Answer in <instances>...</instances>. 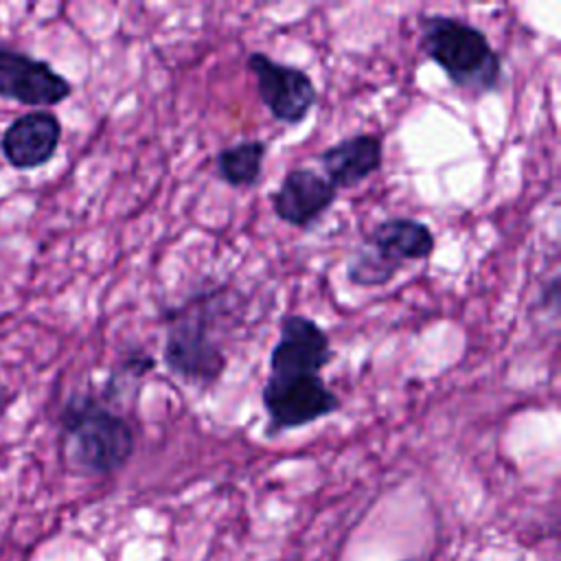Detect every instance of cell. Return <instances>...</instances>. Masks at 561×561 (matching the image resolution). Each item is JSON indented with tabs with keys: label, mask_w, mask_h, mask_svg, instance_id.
Returning <instances> with one entry per match:
<instances>
[{
	"label": "cell",
	"mask_w": 561,
	"mask_h": 561,
	"mask_svg": "<svg viewBox=\"0 0 561 561\" xmlns=\"http://www.w3.org/2000/svg\"><path fill=\"white\" fill-rule=\"evenodd\" d=\"M59 430L68 465L83 476L116 473L136 451L131 423L90 392L64 403Z\"/></svg>",
	"instance_id": "cell-1"
},
{
	"label": "cell",
	"mask_w": 561,
	"mask_h": 561,
	"mask_svg": "<svg viewBox=\"0 0 561 561\" xmlns=\"http://www.w3.org/2000/svg\"><path fill=\"white\" fill-rule=\"evenodd\" d=\"M226 298L219 289L191 296L164 316L167 337L162 359L182 381L208 388L226 370L228 355L219 340V313Z\"/></svg>",
	"instance_id": "cell-2"
},
{
	"label": "cell",
	"mask_w": 561,
	"mask_h": 561,
	"mask_svg": "<svg viewBox=\"0 0 561 561\" xmlns=\"http://www.w3.org/2000/svg\"><path fill=\"white\" fill-rule=\"evenodd\" d=\"M419 46L449 83L473 96L491 94L504 79L502 57L476 24L445 13L419 18Z\"/></svg>",
	"instance_id": "cell-3"
},
{
	"label": "cell",
	"mask_w": 561,
	"mask_h": 561,
	"mask_svg": "<svg viewBox=\"0 0 561 561\" xmlns=\"http://www.w3.org/2000/svg\"><path fill=\"white\" fill-rule=\"evenodd\" d=\"M267 434L307 427L342 408L340 397L316 373H270L261 388Z\"/></svg>",
	"instance_id": "cell-4"
},
{
	"label": "cell",
	"mask_w": 561,
	"mask_h": 561,
	"mask_svg": "<svg viewBox=\"0 0 561 561\" xmlns=\"http://www.w3.org/2000/svg\"><path fill=\"white\" fill-rule=\"evenodd\" d=\"M245 68L254 77L261 103L276 123L300 125L318 103L313 79L298 66L276 61L263 50H252L245 57Z\"/></svg>",
	"instance_id": "cell-5"
},
{
	"label": "cell",
	"mask_w": 561,
	"mask_h": 561,
	"mask_svg": "<svg viewBox=\"0 0 561 561\" xmlns=\"http://www.w3.org/2000/svg\"><path fill=\"white\" fill-rule=\"evenodd\" d=\"M70 94V81L48 61L0 44V99L37 107L57 105Z\"/></svg>",
	"instance_id": "cell-6"
},
{
	"label": "cell",
	"mask_w": 561,
	"mask_h": 561,
	"mask_svg": "<svg viewBox=\"0 0 561 561\" xmlns=\"http://www.w3.org/2000/svg\"><path fill=\"white\" fill-rule=\"evenodd\" d=\"M333 359L329 333L305 313L280 318L278 337L270 351V373H316Z\"/></svg>",
	"instance_id": "cell-7"
},
{
	"label": "cell",
	"mask_w": 561,
	"mask_h": 561,
	"mask_svg": "<svg viewBox=\"0 0 561 561\" xmlns=\"http://www.w3.org/2000/svg\"><path fill=\"white\" fill-rule=\"evenodd\" d=\"M335 199L337 188L322 173L309 167H294L272 193V210L283 224L309 230L324 217Z\"/></svg>",
	"instance_id": "cell-8"
},
{
	"label": "cell",
	"mask_w": 561,
	"mask_h": 561,
	"mask_svg": "<svg viewBox=\"0 0 561 561\" xmlns=\"http://www.w3.org/2000/svg\"><path fill=\"white\" fill-rule=\"evenodd\" d=\"M61 123L48 110H33L18 116L0 140L2 156L15 169H35L46 164L59 147Z\"/></svg>",
	"instance_id": "cell-9"
},
{
	"label": "cell",
	"mask_w": 561,
	"mask_h": 561,
	"mask_svg": "<svg viewBox=\"0 0 561 561\" xmlns=\"http://www.w3.org/2000/svg\"><path fill=\"white\" fill-rule=\"evenodd\" d=\"M359 245L399 272L408 261H425L436 248V237L414 217H386L366 232Z\"/></svg>",
	"instance_id": "cell-10"
},
{
	"label": "cell",
	"mask_w": 561,
	"mask_h": 561,
	"mask_svg": "<svg viewBox=\"0 0 561 561\" xmlns=\"http://www.w3.org/2000/svg\"><path fill=\"white\" fill-rule=\"evenodd\" d=\"M318 162L324 171L322 175L337 191L353 188L381 169L383 140L377 134H353L329 145L318 156Z\"/></svg>",
	"instance_id": "cell-11"
},
{
	"label": "cell",
	"mask_w": 561,
	"mask_h": 561,
	"mask_svg": "<svg viewBox=\"0 0 561 561\" xmlns=\"http://www.w3.org/2000/svg\"><path fill=\"white\" fill-rule=\"evenodd\" d=\"M265 153L267 142L259 138L239 140L224 147L215 156V169L219 180L232 188H252L261 180Z\"/></svg>",
	"instance_id": "cell-12"
},
{
	"label": "cell",
	"mask_w": 561,
	"mask_h": 561,
	"mask_svg": "<svg viewBox=\"0 0 561 561\" xmlns=\"http://www.w3.org/2000/svg\"><path fill=\"white\" fill-rule=\"evenodd\" d=\"M153 364H156V359L145 348L127 351L121 357L118 366L112 370L110 381L105 386V392L112 394L116 390V386L123 383V381H138V379H142L147 373L153 370Z\"/></svg>",
	"instance_id": "cell-13"
}]
</instances>
